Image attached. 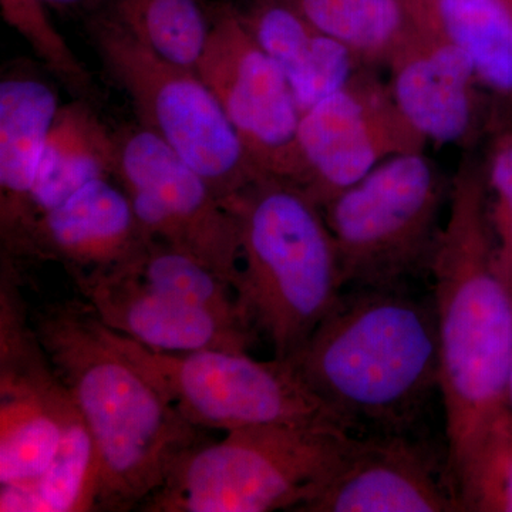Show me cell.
Returning <instances> with one entry per match:
<instances>
[{"instance_id": "obj_21", "label": "cell", "mask_w": 512, "mask_h": 512, "mask_svg": "<svg viewBox=\"0 0 512 512\" xmlns=\"http://www.w3.org/2000/svg\"><path fill=\"white\" fill-rule=\"evenodd\" d=\"M99 488V453L77 409L67 424L62 446L43 473L23 483L0 485V511H96Z\"/></svg>"}, {"instance_id": "obj_17", "label": "cell", "mask_w": 512, "mask_h": 512, "mask_svg": "<svg viewBox=\"0 0 512 512\" xmlns=\"http://www.w3.org/2000/svg\"><path fill=\"white\" fill-rule=\"evenodd\" d=\"M245 28L284 73L301 116L363 67L345 43L316 28L288 0L234 3Z\"/></svg>"}, {"instance_id": "obj_26", "label": "cell", "mask_w": 512, "mask_h": 512, "mask_svg": "<svg viewBox=\"0 0 512 512\" xmlns=\"http://www.w3.org/2000/svg\"><path fill=\"white\" fill-rule=\"evenodd\" d=\"M463 511L512 512V413L488 431L458 493Z\"/></svg>"}, {"instance_id": "obj_7", "label": "cell", "mask_w": 512, "mask_h": 512, "mask_svg": "<svg viewBox=\"0 0 512 512\" xmlns=\"http://www.w3.org/2000/svg\"><path fill=\"white\" fill-rule=\"evenodd\" d=\"M101 326L111 345L198 429L227 433L284 424L349 430L303 380L291 359L261 362L248 352L217 349L157 352Z\"/></svg>"}, {"instance_id": "obj_20", "label": "cell", "mask_w": 512, "mask_h": 512, "mask_svg": "<svg viewBox=\"0 0 512 512\" xmlns=\"http://www.w3.org/2000/svg\"><path fill=\"white\" fill-rule=\"evenodd\" d=\"M309 22L355 53L363 66H389L427 37L440 35L419 0H288Z\"/></svg>"}, {"instance_id": "obj_18", "label": "cell", "mask_w": 512, "mask_h": 512, "mask_svg": "<svg viewBox=\"0 0 512 512\" xmlns=\"http://www.w3.org/2000/svg\"><path fill=\"white\" fill-rule=\"evenodd\" d=\"M59 107L55 89L33 74H10L0 83L2 258L13 259L28 228L37 165Z\"/></svg>"}, {"instance_id": "obj_6", "label": "cell", "mask_w": 512, "mask_h": 512, "mask_svg": "<svg viewBox=\"0 0 512 512\" xmlns=\"http://www.w3.org/2000/svg\"><path fill=\"white\" fill-rule=\"evenodd\" d=\"M84 25L104 70L133 103L140 126L183 157L222 201L264 178L197 73L158 56L100 6L94 5Z\"/></svg>"}, {"instance_id": "obj_22", "label": "cell", "mask_w": 512, "mask_h": 512, "mask_svg": "<svg viewBox=\"0 0 512 512\" xmlns=\"http://www.w3.org/2000/svg\"><path fill=\"white\" fill-rule=\"evenodd\" d=\"M440 32L470 56L481 84L512 96V3L431 0Z\"/></svg>"}, {"instance_id": "obj_31", "label": "cell", "mask_w": 512, "mask_h": 512, "mask_svg": "<svg viewBox=\"0 0 512 512\" xmlns=\"http://www.w3.org/2000/svg\"><path fill=\"white\" fill-rule=\"evenodd\" d=\"M507 2H510V3H512V0H507Z\"/></svg>"}, {"instance_id": "obj_5", "label": "cell", "mask_w": 512, "mask_h": 512, "mask_svg": "<svg viewBox=\"0 0 512 512\" xmlns=\"http://www.w3.org/2000/svg\"><path fill=\"white\" fill-rule=\"evenodd\" d=\"M328 426L244 427L188 451L140 510L146 512L299 511L355 444Z\"/></svg>"}, {"instance_id": "obj_12", "label": "cell", "mask_w": 512, "mask_h": 512, "mask_svg": "<svg viewBox=\"0 0 512 512\" xmlns=\"http://www.w3.org/2000/svg\"><path fill=\"white\" fill-rule=\"evenodd\" d=\"M77 412L29 322L16 278L0 279V485L49 467Z\"/></svg>"}, {"instance_id": "obj_25", "label": "cell", "mask_w": 512, "mask_h": 512, "mask_svg": "<svg viewBox=\"0 0 512 512\" xmlns=\"http://www.w3.org/2000/svg\"><path fill=\"white\" fill-rule=\"evenodd\" d=\"M0 8L5 22L25 37L40 62L76 94V99L96 101L92 74L53 26L45 12V3L40 0H0Z\"/></svg>"}, {"instance_id": "obj_8", "label": "cell", "mask_w": 512, "mask_h": 512, "mask_svg": "<svg viewBox=\"0 0 512 512\" xmlns=\"http://www.w3.org/2000/svg\"><path fill=\"white\" fill-rule=\"evenodd\" d=\"M444 197L436 165L413 153L377 165L325 205L345 288H397L414 269L429 265Z\"/></svg>"}, {"instance_id": "obj_14", "label": "cell", "mask_w": 512, "mask_h": 512, "mask_svg": "<svg viewBox=\"0 0 512 512\" xmlns=\"http://www.w3.org/2000/svg\"><path fill=\"white\" fill-rule=\"evenodd\" d=\"M150 238L114 180L84 185L30 227L16 258L59 262L70 276L130 268Z\"/></svg>"}, {"instance_id": "obj_10", "label": "cell", "mask_w": 512, "mask_h": 512, "mask_svg": "<svg viewBox=\"0 0 512 512\" xmlns=\"http://www.w3.org/2000/svg\"><path fill=\"white\" fill-rule=\"evenodd\" d=\"M114 181L126 192L147 237L194 256L235 286L237 220L211 185L150 130H116Z\"/></svg>"}, {"instance_id": "obj_30", "label": "cell", "mask_w": 512, "mask_h": 512, "mask_svg": "<svg viewBox=\"0 0 512 512\" xmlns=\"http://www.w3.org/2000/svg\"><path fill=\"white\" fill-rule=\"evenodd\" d=\"M419 2L423 3V5H426L427 8L431 9V12H433V8H431V0H419Z\"/></svg>"}, {"instance_id": "obj_1", "label": "cell", "mask_w": 512, "mask_h": 512, "mask_svg": "<svg viewBox=\"0 0 512 512\" xmlns=\"http://www.w3.org/2000/svg\"><path fill=\"white\" fill-rule=\"evenodd\" d=\"M488 188L487 173L477 161L464 158L429 261L448 464L457 498L485 436L508 409L512 286L498 264Z\"/></svg>"}, {"instance_id": "obj_24", "label": "cell", "mask_w": 512, "mask_h": 512, "mask_svg": "<svg viewBox=\"0 0 512 512\" xmlns=\"http://www.w3.org/2000/svg\"><path fill=\"white\" fill-rule=\"evenodd\" d=\"M126 269L175 301L247 325L239 313L234 286L194 256L150 239L144 254Z\"/></svg>"}, {"instance_id": "obj_13", "label": "cell", "mask_w": 512, "mask_h": 512, "mask_svg": "<svg viewBox=\"0 0 512 512\" xmlns=\"http://www.w3.org/2000/svg\"><path fill=\"white\" fill-rule=\"evenodd\" d=\"M84 302L106 328L157 352H248L256 333L164 295L126 268L72 275Z\"/></svg>"}, {"instance_id": "obj_19", "label": "cell", "mask_w": 512, "mask_h": 512, "mask_svg": "<svg viewBox=\"0 0 512 512\" xmlns=\"http://www.w3.org/2000/svg\"><path fill=\"white\" fill-rule=\"evenodd\" d=\"M117 163L116 131L94 111L93 103L76 99L60 106L45 140L29 202V221L18 251L33 222L74 192L96 180H114Z\"/></svg>"}, {"instance_id": "obj_3", "label": "cell", "mask_w": 512, "mask_h": 512, "mask_svg": "<svg viewBox=\"0 0 512 512\" xmlns=\"http://www.w3.org/2000/svg\"><path fill=\"white\" fill-rule=\"evenodd\" d=\"M291 360L349 429L396 426L439 386L436 309L397 288H355Z\"/></svg>"}, {"instance_id": "obj_23", "label": "cell", "mask_w": 512, "mask_h": 512, "mask_svg": "<svg viewBox=\"0 0 512 512\" xmlns=\"http://www.w3.org/2000/svg\"><path fill=\"white\" fill-rule=\"evenodd\" d=\"M97 6L168 62L195 72L210 19L198 0H97Z\"/></svg>"}, {"instance_id": "obj_4", "label": "cell", "mask_w": 512, "mask_h": 512, "mask_svg": "<svg viewBox=\"0 0 512 512\" xmlns=\"http://www.w3.org/2000/svg\"><path fill=\"white\" fill-rule=\"evenodd\" d=\"M238 224L239 313L275 357L292 359L345 289L322 208L285 181H258L222 201Z\"/></svg>"}, {"instance_id": "obj_16", "label": "cell", "mask_w": 512, "mask_h": 512, "mask_svg": "<svg viewBox=\"0 0 512 512\" xmlns=\"http://www.w3.org/2000/svg\"><path fill=\"white\" fill-rule=\"evenodd\" d=\"M390 90L406 120L427 141L463 144L477 128L478 80L470 56L443 33L389 64Z\"/></svg>"}, {"instance_id": "obj_28", "label": "cell", "mask_w": 512, "mask_h": 512, "mask_svg": "<svg viewBox=\"0 0 512 512\" xmlns=\"http://www.w3.org/2000/svg\"><path fill=\"white\" fill-rule=\"evenodd\" d=\"M40 2L49 3V5L56 6H74V5H84V3L96 2V0H40Z\"/></svg>"}, {"instance_id": "obj_11", "label": "cell", "mask_w": 512, "mask_h": 512, "mask_svg": "<svg viewBox=\"0 0 512 512\" xmlns=\"http://www.w3.org/2000/svg\"><path fill=\"white\" fill-rule=\"evenodd\" d=\"M207 45L195 73L217 99L264 177L282 180L301 111L288 80L245 28L234 3L207 8Z\"/></svg>"}, {"instance_id": "obj_27", "label": "cell", "mask_w": 512, "mask_h": 512, "mask_svg": "<svg viewBox=\"0 0 512 512\" xmlns=\"http://www.w3.org/2000/svg\"><path fill=\"white\" fill-rule=\"evenodd\" d=\"M487 180L495 195L491 221L498 235V264L512 286V136L501 137L495 146Z\"/></svg>"}, {"instance_id": "obj_15", "label": "cell", "mask_w": 512, "mask_h": 512, "mask_svg": "<svg viewBox=\"0 0 512 512\" xmlns=\"http://www.w3.org/2000/svg\"><path fill=\"white\" fill-rule=\"evenodd\" d=\"M302 512L463 511L416 448L402 440H357Z\"/></svg>"}, {"instance_id": "obj_2", "label": "cell", "mask_w": 512, "mask_h": 512, "mask_svg": "<svg viewBox=\"0 0 512 512\" xmlns=\"http://www.w3.org/2000/svg\"><path fill=\"white\" fill-rule=\"evenodd\" d=\"M33 326L96 443V511L140 510L181 458L207 441L202 429L111 345L86 302L46 306Z\"/></svg>"}, {"instance_id": "obj_9", "label": "cell", "mask_w": 512, "mask_h": 512, "mask_svg": "<svg viewBox=\"0 0 512 512\" xmlns=\"http://www.w3.org/2000/svg\"><path fill=\"white\" fill-rule=\"evenodd\" d=\"M426 144L403 116L389 83L363 66L342 89L302 114L281 181L323 208L377 165L424 153Z\"/></svg>"}, {"instance_id": "obj_29", "label": "cell", "mask_w": 512, "mask_h": 512, "mask_svg": "<svg viewBox=\"0 0 512 512\" xmlns=\"http://www.w3.org/2000/svg\"><path fill=\"white\" fill-rule=\"evenodd\" d=\"M507 407L508 410L512 413V366L510 372V379H508V387H507Z\"/></svg>"}]
</instances>
